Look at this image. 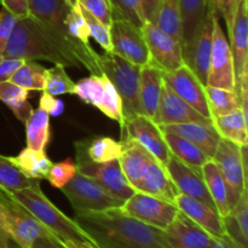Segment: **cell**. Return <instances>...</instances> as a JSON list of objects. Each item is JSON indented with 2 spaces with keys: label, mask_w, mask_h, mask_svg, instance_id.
I'll list each match as a JSON object with an SVG mask.
<instances>
[{
  "label": "cell",
  "mask_w": 248,
  "mask_h": 248,
  "mask_svg": "<svg viewBox=\"0 0 248 248\" xmlns=\"http://www.w3.org/2000/svg\"><path fill=\"white\" fill-rule=\"evenodd\" d=\"M73 219L98 248H171L162 230L125 216L119 208L75 213Z\"/></svg>",
  "instance_id": "obj_1"
},
{
  "label": "cell",
  "mask_w": 248,
  "mask_h": 248,
  "mask_svg": "<svg viewBox=\"0 0 248 248\" xmlns=\"http://www.w3.org/2000/svg\"><path fill=\"white\" fill-rule=\"evenodd\" d=\"M2 56L24 61H47L65 68H82L79 60L31 16L17 18Z\"/></svg>",
  "instance_id": "obj_2"
},
{
  "label": "cell",
  "mask_w": 248,
  "mask_h": 248,
  "mask_svg": "<svg viewBox=\"0 0 248 248\" xmlns=\"http://www.w3.org/2000/svg\"><path fill=\"white\" fill-rule=\"evenodd\" d=\"M74 0H27L29 16L40 22L51 35L79 60L82 69L92 75H102L99 56L93 47H85L70 36L65 26L70 5Z\"/></svg>",
  "instance_id": "obj_3"
},
{
  "label": "cell",
  "mask_w": 248,
  "mask_h": 248,
  "mask_svg": "<svg viewBox=\"0 0 248 248\" xmlns=\"http://www.w3.org/2000/svg\"><path fill=\"white\" fill-rule=\"evenodd\" d=\"M10 200L16 202L24 210L28 211L38 222H40L48 232L56 237L68 240H79V241H92L91 237L78 225L73 218L56 207L40 188V182L36 181L33 186L21 189L12 194H7ZM96 246V245H94Z\"/></svg>",
  "instance_id": "obj_4"
},
{
  "label": "cell",
  "mask_w": 248,
  "mask_h": 248,
  "mask_svg": "<svg viewBox=\"0 0 248 248\" xmlns=\"http://www.w3.org/2000/svg\"><path fill=\"white\" fill-rule=\"evenodd\" d=\"M102 73L114 85L123 104L124 120L143 115L140 101V65L113 52L99 56Z\"/></svg>",
  "instance_id": "obj_5"
},
{
  "label": "cell",
  "mask_w": 248,
  "mask_h": 248,
  "mask_svg": "<svg viewBox=\"0 0 248 248\" xmlns=\"http://www.w3.org/2000/svg\"><path fill=\"white\" fill-rule=\"evenodd\" d=\"M0 230L19 248H31L41 237H55L28 211L12 200L0 202Z\"/></svg>",
  "instance_id": "obj_6"
},
{
  "label": "cell",
  "mask_w": 248,
  "mask_h": 248,
  "mask_svg": "<svg viewBox=\"0 0 248 248\" xmlns=\"http://www.w3.org/2000/svg\"><path fill=\"white\" fill-rule=\"evenodd\" d=\"M75 213L102 212L119 208L123 201L99 186L96 181L77 171L75 176L61 188Z\"/></svg>",
  "instance_id": "obj_7"
},
{
  "label": "cell",
  "mask_w": 248,
  "mask_h": 248,
  "mask_svg": "<svg viewBox=\"0 0 248 248\" xmlns=\"http://www.w3.org/2000/svg\"><path fill=\"white\" fill-rule=\"evenodd\" d=\"M75 152H77L75 164H77L78 171L96 181L99 186H103L116 199L124 202L136 193L126 181L121 171L119 160L102 162V164L91 161L85 153L82 142L75 143Z\"/></svg>",
  "instance_id": "obj_8"
},
{
  "label": "cell",
  "mask_w": 248,
  "mask_h": 248,
  "mask_svg": "<svg viewBox=\"0 0 248 248\" xmlns=\"http://www.w3.org/2000/svg\"><path fill=\"white\" fill-rule=\"evenodd\" d=\"M119 211L160 230L166 229L179 212L174 203L140 191H136L131 198L124 201Z\"/></svg>",
  "instance_id": "obj_9"
},
{
  "label": "cell",
  "mask_w": 248,
  "mask_h": 248,
  "mask_svg": "<svg viewBox=\"0 0 248 248\" xmlns=\"http://www.w3.org/2000/svg\"><path fill=\"white\" fill-rule=\"evenodd\" d=\"M207 85L230 91H235L236 89L232 50L217 15L213 17L212 23V53Z\"/></svg>",
  "instance_id": "obj_10"
},
{
  "label": "cell",
  "mask_w": 248,
  "mask_h": 248,
  "mask_svg": "<svg viewBox=\"0 0 248 248\" xmlns=\"http://www.w3.org/2000/svg\"><path fill=\"white\" fill-rule=\"evenodd\" d=\"M215 15V10L210 5L193 38L182 48L184 63L193 70L203 86L207 85L208 70H210L211 53H212V23Z\"/></svg>",
  "instance_id": "obj_11"
},
{
  "label": "cell",
  "mask_w": 248,
  "mask_h": 248,
  "mask_svg": "<svg viewBox=\"0 0 248 248\" xmlns=\"http://www.w3.org/2000/svg\"><path fill=\"white\" fill-rule=\"evenodd\" d=\"M127 138L142 145L160 165L166 167L171 153L165 142L164 133L159 125L145 115H137L124 123L121 140Z\"/></svg>",
  "instance_id": "obj_12"
},
{
  "label": "cell",
  "mask_w": 248,
  "mask_h": 248,
  "mask_svg": "<svg viewBox=\"0 0 248 248\" xmlns=\"http://www.w3.org/2000/svg\"><path fill=\"white\" fill-rule=\"evenodd\" d=\"M111 52L137 65L150 62L149 51L142 28L125 21L113 19L110 24Z\"/></svg>",
  "instance_id": "obj_13"
},
{
  "label": "cell",
  "mask_w": 248,
  "mask_h": 248,
  "mask_svg": "<svg viewBox=\"0 0 248 248\" xmlns=\"http://www.w3.org/2000/svg\"><path fill=\"white\" fill-rule=\"evenodd\" d=\"M142 31L153 64L162 72H172L184 64L181 44L171 35L149 21L143 24Z\"/></svg>",
  "instance_id": "obj_14"
},
{
  "label": "cell",
  "mask_w": 248,
  "mask_h": 248,
  "mask_svg": "<svg viewBox=\"0 0 248 248\" xmlns=\"http://www.w3.org/2000/svg\"><path fill=\"white\" fill-rule=\"evenodd\" d=\"M212 160L219 167L220 173L227 183L229 189V202L232 208L242 191L247 189V173L242 166L240 145L220 138Z\"/></svg>",
  "instance_id": "obj_15"
},
{
  "label": "cell",
  "mask_w": 248,
  "mask_h": 248,
  "mask_svg": "<svg viewBox=\"0 0 248 248\" xmlns=\"http://www.w3.org/2000/svg\"><path fill=\"white\" fill-rule=\"evenodd\" d=\"M156 125H169V124L199 123L205 125H212V120L193 108L179 97L166 82L164 81L160 92L159 104L156 113L153 119ZM213 126V125H212Z\"/></svg>",
  "instance_id": "obj_16"
},
{
  "label": "cell",
  "mask_w": 248,
  "mask_h": 248,
  "mask_svg": "<svg viewBox=\"0 0 248 248\" xmlns=\"http://www.w3.org/2000/svg\"><path fill=\"white\" fill-rule=\"evenodd\" d=\"M162 77L179 97L203 116L211 119L205 86L186 63L172 72H164Z\"/></svg>",
  "instance_id": "obj_17"
},
{
  "label": "cell",
  "mask_w": 248,
  "mask_h": 248,
  "mask_svg": "<svg viewBox=\"0 0 248 248\" xmlns=\"http://www.w3.org/2000/svg\"><path fill=\"white\" fill-rule=\"evenodd\" d=\"M166 171L179 194L190 196L217 211L210 195V191L203 181L201 170L188 166L176 156L171 155L166 165Z\"/></svg>",
  "instance_id": "obj_18"
},
{
  "label": "cell",
  "mask_w": 248,
  "mask_h": 248,
  "mask_svg": "<svg viewBox=\"0 0 248 248\" xmlns=\"http://www.w3.org/2000/svg\"><path fill=\"white\" fill-rule=\"evenodd\" d=\"M162 232L171 248H208L217 239L182 212L177 213L173 222Z\"/></svg>",
  "instance_id": "obj_19"
},
{
  "label": "cell",
  "mask_w": 248,
  "mask_h": 248,
  "mask_svg": "<svg viewBox=\"0 0 248 248\" xmlns=\"http://www.w3.org/2000/svg\"><path fill=\"white\" fill-rule=\"evenodd\" d=\"M173 203L178 208L179 212L186 216L189 219L196 223L199 227L202 228L213 237L225 236L222 217L217 211L211 208L210 206L183 194H177Z\"/></svg>",
  "instance_id": "obj_20"
},
{
  "label": "cell",
  "mask_w": 248,
  "mask_h": 248,
  "mask_svg": "<svg viewBox=\"0 0 248 248\" xmlns=\"http://www.w3.org/2000/svg\"><path fill=\"white\" fill-rule=\"evenodd\" d=\"M230 50L234 62V70L236 82L241 78L242 73L248 69L247 63V40H248V17L247 0H241L235 14L234 22L229 31Z\"/></svg>",
  "instance_id": "obj_21"
},
{
  "label": "cell",
  "mask_w": 248,
  "mask_h": 248,
  "mask_svg": "<svg viewBox=\"0 0 248 248\" xmlns=\"http://www.w3.org/2000/svg\"><path fill=\"white\" fill-rule=\"evenodd\" d=\"M162 132H170L186 138L189 142L200 148L210 159H212L219 144L220 137L212 125L199 123L169 124L159 125Z\"/></svg>",
  "instance_id": "obj_22"
},
{
  "label": "cell",
  "mask_w": 248,
  "mask_h": 248,
  "mask_svg": "<svg viewBox=\"0 0 248 248\" xmlns=\"http://www.w3.org/2000/svg\"><path fill=\"white\" fill-rule=\"evenodd\" d=\"M121 143H123V154L119 159V164L127 183L133 190L137 191L143 172L154 157L135 140L123 138Z\"/></svg>",
  "instance_id": "obj_23"
},
{
  "label": "cell",
  "mask_w": 248,
  "mask_h": 248,
  "mask_svg": "<svg viewBox=\"0 0 248 248\" xmlns=\"http://www.w3.org/2000/svg\"><path fill=\"white\" fill-rule=\"evenodd\" d=\"M137 191L162 199L172 203L177 194H179L167 173L166 167L160 165L155 159H153L145 167Z\"/></svg>",
  "instance_id": "obj_24"
},
{
  "label": "cell",
  "mask_w": 248,
  "mask_h": 248,
  "mask_svg": "<svg viewBox=\"0 0 248 248\" xmlns=\"http://www.w3.org/2000/svg\"><path fill=\"white\" fill-rule=\"evenodd\" d=\"M164 72L153 64L152 62L140 67V101L143 115L154 119L157 104L160 99L162 84H164Z\"/></svg>",
  "instance_id": "obj_25"
},
{
  "label": "cell",
  "mask_w": 248,
  "mask_h": 248,
  "mask_svg": "<svg viewBox=\"0 0 248 248\" xmlns=\"http://www.w3.org/2000/svg\"><path fill=\"white\" fill-rule=\"evenodd\" d=\"M225 235L240 248H248V193L242 191L230 212L222 217Z\"/></svg>",
  "instance_id": "obj_26"
},
{
  "label": "cell",
  "mask_w": 248,
  "mask_h": 248,
  "mask_svg": "<svg viewBox=\"0 0 248 248\" xmlns=\"http://www.w3.org/2000/svg\"><path fill=\"white\" fill-rule=\"evenodd\" d=\"M201 174L215 202L217 212L220 217H225L232 210V206L229 202V189L220 173L219 167L212 159H210L201 167Z\"/></svg>",
  "instance_id": "obj_27"
},
{
  "label": "cell",
  "mask_w": 248,
  "mask_h": 248,
  "mask_svg": "<svg viewBox=\"0 0 248 248\" xmlns=\"http://www.w3.org/2000/svg\"><path fill=\"white\" fill-rule=\"evenodd\" d=\"M212 125L222 140H230L237 145L247 144V125L248 119L242 113L241 109L224 115L212 116Z\"/></svg>",
  "instance_id": "obj_28"
},
{
  "label": "cell",
  "mask_w": 248,
  "mask_h": 248,
  "mask_svg": "<svg viewBox=\"0 0 248 248\" xmlns=\"http://www.w3.org/2000/svg\"><path fill=\"white\" fill-rule=\"evenodd\" d=\"M164 133L165 142L169 147L171 155L176 156L188 166L194 167L196 170H201V167L210 160V157L202 152L199 147L189 142L186 138L181 137L178 135L170 132Z\"/></svg>",
  "instance_id": "obj_29"
},
{
  "label": "cell",
  "mask_w": 248,
  "mask_h": 248,
  "mask_svg": "<svg viewBox=\"0 0 248 248\" xmlns=\"http://www.w3.org/2000/svg\"><path fill=\"white\" fill-rule=\"evenodd\" d=\"M12 161L24 176L34 181L45 179L52 166V161L48 159L45 150H34L31 148L22 150L17 156L12 157Z\"/></svg>",
  "instance_id": "obj_30"
},
{
  "label": "cell",
  "mask_w": 248,
  "mask_h": 248,
  "mask_svg": "<svg viewBox=\"0 0 248 248\" xmlns=\"http://www.w3.org/2000/svg\"><path fill=\"white\" fill-rule=\"evenodd\" d=\"M210 0H179L182 21V48L190 41L205 17Z\"/></svg>",
  "instance_id": "obj_31"
},
{
  "label": "cell",
  "mask_w": 248,
  "mask_h": 248,
  "mask_svg": "<svg viewBox=\"0 0 248 248\" xmlns=\"http://www.w3.org/2000/svg\"><path fill=\"white\" fill-rule=\"evenodd\" d=\"M28 90L11 81L0 82V101L6 104L15 116L23 124L27 123L33 111V107L28 102Z\"/></svg>",
  "instance_id": "obj_32"
},
{
  "label": "cell",
  "mask_w": 248,
  "mask_h": 248,
  "mask_svg": "<svg viewBox=\"0 0 248 248\" xmlns=\"http://www.w3.org/2000/svg\"><path fill=\"white\" fill-rule=\"evenodd\" d=\"M24 125H26L27 148L34 150H45L51 138L50 115L41 108L33 109Z\"/></svg>",
  "instance_id": "obj_33"
},
{
  "label": "cell",
  "mask_w": 248,
  "mask_h": 248,
  "mask_svg": "<svg viewBox=\"0 0 248 248\" xmlns=\"http://www.w3.org/2000/svg\"><path fill=\"white\" fill-rule=\"evenodd\" d=\"M85 153L91 161L102 164L120 159L123 154V143L110 137L92 138L90 142L84 140Z\"/></svg>",
  "instance_id": "obj_34"
},
{
  "label": "cell",
  "mask_w": 248,
  "mask_h": 248,
  "mask_svg": "<svg viewBox=\"0 0 248 248\" xmlns=\"http://www.w3.org/2000/svg\"><path fill=\"white\" fill-rule=\"evenodd\" d=\"M155 24L182 46V21L179 0H161Z\"/></svg>",
  "instance_id": "obj_35"
},
{
  "label": "cell",
  "mask_w": 248,
  "mask_h": 248,
  "mask_svg": "<svg viewBox=\"0 0 248 248\" xmlns=\"http://www.w3.org/2000/svg\"><path fill=\"white\" fill-rule=\"evenodd\" d=\"M9 81L28 91H44L46 84V68L36 63V61H26Z\"/></svg>",
  "instance_id": "obj_36"
},
{
  "label": "cell",
  "mask_w": 248,
  "mask_h": 248,
  "mask_svg": "<svg viewBox=\"0 0 248 248\" xmlns=\"http://www.w3.org/2000/svg\"><path fill=\"white\" fill-rule=\"evenodd\" d=\"M35 182L22 173L21 170L12 161V157L0 155V190L6 195L28 188Z\"/></svg>",
  "instance_id": "obj_37"
},
{
  "label": "cell",
  "mask_w": 248,
  "mask_h": 248,
  "mask_svg": "<svg viewBox=\"0 0 248 248\" xmlns=\"http://www.w3.org/2000/svg\"><path fill=\"white\" fill-rule=\"evenodd\" d=\"M205 92L211 118L212 116L224 115V114H228L230 111H234L235 109L240 108L239 94L235 91L206 85Z\"/></svg>",
  "instance_id": "obj_38"
},
{
  "label": "cell",
  "mask_w": 248,
  "mask_h": 248,
  "mask_svg": "<svg viewBox=\"0 0 248 248\" xmlns=\"http://www.w3.org/2000/svg\"><path fill=\"white\" fill-rule=\"evenodd\" d=\"M65 26H67L70 36L77 43L81 44L85 47H92L91 44H90L91 33H90L89 24H87L86 18L82 15L81 5L79 4L78 0H74L70 5L67 19H65Z\"/></svg>",
  "instance_id": "obj_39"
},
{
  "label": "cell",
  "mask_w": 248,
  "mask_h": 248,
  "mask_svg": "<svg viewBox=\"0 0 248 248\" xmlns=\"http://www.w3.org/2000/svg\"><path fill=\"white\" fill-rule=\"evenodd\" d=\"M104 80L106 75H90L89 78L79 80L75 82L74 92L73 94L79 97L82 102L91 104L93 107H98L104 92Z\"/></svg>",
  "instance_id": "obj_40"
},
{
  "label": "cell",
  "mask_w": 248,
  "mask_h": 248,
  "mask_svg": "<svg viewBox=\"0 0 248 248\" xmlns=\"http://www.w3.org/2000/svg\"><path fill=\"white\" fill-rule=\"evenodd\" d=\"M109 2L113 19H125L140 28L147 22L142 0H109Z\"/></svg>",
  "instance_id": "obj_41"
},
{
  "label": "cell",
  "mask_w": 248,
  "mask_h": 248,
  "mask_svg": "<svg viewBox=\"0 0 248 248\" xmlns=\"http://www.w3.org/2000/svg\"><path fill=\"white\" fill-rule=\"evenodd\" d=\"M75 82L70 79L65 67L61 64H55L52 68L46 69V84L44 91L52 96L67 94L74 92Z\"/></svg>",
  "instance_id": "obj_42"
},
{
  "label": "cell",
  "mask_w": 248,
  "mask_h": 248,
  "mask_svg": "<svg viewBox=\"0 0 248 248\" xmlns=\"http://www.w3.org/2000/svg\"><path fill=\"white\" fill-rule=\"evenodd\" d=\"M102 113L106 116H108L111 120H115L120 124L123 127L124 123V114H123V104H121L120 96H119L118 91L111 84L110 80L106 77L104 80V92L103 97L101 99V103L97 107Z\"/></svg>",
  "instance_id": "obj_43"
},
{
  "label": "cell",
  "mask_w": 248,
  "mask_h": 248,
  "mask_svg": "<svg viewBox=\"0 0 248 248\" xmlns=\"http://www.w3.org/2000/svg\"><path fill=\"white\" fill-rule=\"evenodd\" d=\"M77 171V164L70 157H68L64 161L52 164L46 179L50 182L51 186L61 189L75 176Z\"/></svg>",
  "instance_id": "obj_44"
},
{
  "label": "cell",
  "mask_w": 248,
  "mask_h": 248,
  "mask_svg": "<svg viewBox=\"0 0 248 248\" xmlns=\"http://www.w3.org/2000/svg\"><path fill=\"white\" fill-rule=\"evenodd\" d=\"M82 15L86 18L87 24H89L91 38L96 40V43L103 48L106 52H111V40H110V27L106 26L101 21L92 16L90 12H87L84 7L81 6Z\"/></svg>",
  "instance_id": "obj_45"
},
{
  "label": "cell",
  "mask_w": 248,
  "mask_h": 248,
  "mask_svg": "<svg viewBox=\"0 0 248 248\" xmlns=\"http://www.w3.org/2000/svg\"><path fill=\"white\" fill-rule=\"evenodd\" d=\"M78 1L98 21L110 27L113 22V15H111V6L109 0H78Z\"/></svg>",
  "instance_id": "obj_46"
},
{
  "label": "cell",
  "mask_w": 248,
  "mask_h": 248,
  "mask_svg": "<svg viewBox=\"0 0 248 248\" xmlns=\"http://www.w3.org/2000/svg\"><path fill=\"white\" fill-rule=\"evenodd\" d=\"M240 1L241 0H210V5L213 7L216 15L224 19L225 24H227L228 33L232 29L235 14H236Z\"/></svg>",
  "instance_id": "obj_47"
},
{
  "label": "cell",
  "mask_w": 248,
  "mask_h": 248,
  "mask_svg": "<svg viewBox=\"0 0 248 248\" xmlns=\"http://www.w3.org/2000/svg\"><path fill=\"white\" fill-rule=\"evenodd\" d=\"M16 22L17 17L6 9L1 7L0 10V57L4 55V51L11 38Z\"/></svg>",
  "instance_id": "obj_48"
},
{
  "label": "cell",
  "mask_w": 248,
  "mask_h": 248,
  "mask_svg": "<svg viewBox=\"0 0 248 248\" xmlns=\"http://www.w3.org/2000/svg\"><path fill=\"white\" fill-rule=\"evenodd\" d=\"M39 108L45 110L50 116H60L64 111V103L61 99H57L52 94L43 91L40 99H39Z\"/></svg>",
  "instance_id": "obj_49"
},
{
  "label": "cell",
  "mask_w": 248,
  "mask_h": 248,
  "mask_svg": "<svg viewBox=\"0 0 248 248\" xmlns=\"http://www.w3.org/2000/svg\"><path fill=\"white\" fill-rule=\"evenodd\" d=\"M26 62L22 58L0 57V82L9 81L17 69Z\"/></svg>",
  "instance_id": "obj_50"
},
{
  "label": "cell",
  "mask_w": 248,
  "mask_h": 248,
  "mask_svg": "<svg viewBox=\"0 0 248 248\" xmlns=\"http://www.w3.org/2000/svg\"><path fill=\"white\" fill-rule=\"evenodd\" d=\"M0 4L4 9L11 12L17 18H23L29 16L28 2L27 0H0Z\"/></svg>",
  "instance_id": "obj_51"
},
{
  "label": "cell",
  "mask_w": 248,
  "mask_h": 248,
  "mask_svg": "<svg viewBox=\"0 0 248 248\" xmlns=\"http://www.w3.org/2000/svg\"><path fill=\"white\" fill-rule=\"evenodd\" d=\"M160 2H161V0H142L143 11H144V16L147 21L155 23Z\"/></svg>",
  "instance_id": "obj_52"
},
{
  "label": "cell",
  "mask_w": 248,
  "mask_h": 248,
  "mask_svg": "<svg viewBox=\"0 0 248 248\" xmlns=\"http://www.w3.org/2000/svg\"><path fill=\"white\" fill-rule=\"evenodd\" d=\"M53 241L58 245L60 248H98L91 242L87 241H79V240H68V239H60V237H53Z\"/></svg>",
  "instance_id": "obj_53"
},
{
  "label": "cell",
  "mask_w": 248,
  "mask_h": 248,
  "mask_svg": "<svg viewBox=\"0 0 248 248\" xmlns=\"http://www.w3.org/2000/svg\"><path fill=\"white\" fill-rule=\"evenodd\" d=\"M208 248H240V247L237 246L236 244H234V242H232V240L225 235V236L223 237H217V239L215 240V242H213V244Z\"/></svg>",
  "instance_id": "obj_54"
},
{
  "label": "cell",
  "mask_w": 248,
  "mask_h": 248,
  "mask_svg": "<svg viewBox=\"0 0 248 248\" xmlns=\"http://www.w3.org/2000/svg\"><path fill=\"white\" fill-rule=\"evenodd\" d=\"M31 248H60L58 245L56 244L53 240L48 239V237H41L38 241L34 242Z\"/></svg>",
  "instance_id": "obj_55"
},
{
  "label": "cell",
  "mask_w": 248,
  "mask_h": 248,
  "mask_svg": "<svg viewBox=\"0 0 248 248\" xmlns=\"http://www.w3.org/2000/svg\"><path fill=\"white\" fill-rule=\"evenodd\" d=\"M0 248H11V246H10V240L2 234L1 230H0Z\"/></svg>",
  "instance_id": "obj_56"
},
{
  "label": "cell",
  "mask_w": 248,
  "mask_h": 248,
  "mask_svg": "<svg viewBox=\"0 0 248 248\" xmlns=\"http://www.w3.org/2000/svg\"><path fill=\"white\" fill-rule=\"evenodd\" d=\"M10 198L4 193V191L0 190V202H5V201H9Z\"/></svg>",
  "instance_id": "obj_57"
}]
</instances>
